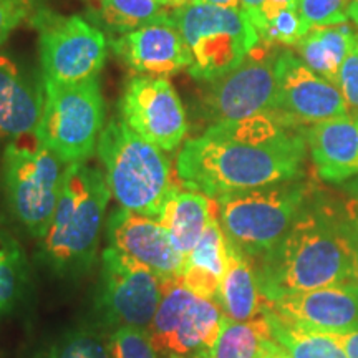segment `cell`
<instances>
[{"label": "cell", "mask_w": 358, "mask_h": 358, "mask_svg": "<svg viewBox=\"0 0 358 358\" xmlns=\"http://www.w3.org/2000/svg\"><path fill=\"white\" fill-rule=\"evenodd\" d=\"M306 133L272 115L211 124L176 156L182 186L208 198L302 176Z\"/></svg>", "instance_id": "obj_1"}, {"label": "cell", "mask_w": 358, "mask_h": 358, "mask_svg": "<svg viewBox=\"0 0 358 358\" xmlns=\"http://www.w3.org/2000/svg\"><path fill=\"white\" fill-rule=\"evenodd\" d=\"M254 266L266 302L355 282L345 214L312 196L287 234Z\"/></svg>", "instance_id": "obj_2"}, {"label": "cell", "mask_w": 358, "mask_h": 358, "mask_svg": "<svg viewBox=\"0 0 358 358\" xmlns=\"http://www.w3.org/2000/svg\"><path fill=\"white\" fill-rule=\"evenodd\" d=\"M110 198L100 169L85 163L66 166L55 213L38 239L40 262L58 279H82L93 267Z\"/></svg>", "instance_id": "obj_3"}, {"label": "cell", "mask_w": 358, "mask_h": 358, "mask_svg": "<svg viewBox=\"0 0 358 358\" xmlns=\"http://www.w3.org/2000/svg\"><path fill=\"white\" fill-rule=\"evenodd\" d=\"M98 156L118 204L159 221L176 189L171 182V161L164 151L143 140L123 120H111L100 134Z\"/></svg>", "instance_id": "obj_4"}, {"label": "cell", "mask_w": 358, "mask_h": 358, "mask_svg": "<svg viewBox=\"0 0 358 358\" xmlns=\"http://www.w3.org/2000/svg\"><path fill=\"white\" fill-rule=\"evenodd\" d=\"M312 196V186L301 176L227 192L214 203L227 244L256 262L280 243Z\"/></svg>", "instance_id": "obj_5"}, {"label": "cell", "mask_w": 358, "mask_h": 358, "mask_svg": "<svg viewBox=\"0 0 358 358\" xmlns=\"http://www.w3.org/2000/svg\"><path fill=\"white\" fill-rule=\"evenodd\" d=\"M171 19L189 50L187 73L199 82L224 77L261 43L257 30L241 8L189 2L174 8Z\"/></svg>", "instance_id": "obj_6"}, {"label": "cell", "mask_w": 358, "mask_h": 358, "mask_svg": "<svg viewBox=\"0 0 358 358\" xmlns=\"http://www.w3.org/2000/svg\"><path fill=\"white\" fill-rule=\"evenodd\" d=\"M62 161L35 134L6 145L0 166V189L13 221L27 234L42 239L47 232L64 179Z\"/></svg>", "instance_id": "obj_7"}, {"label": "cell", "mask_w": 358, "mask_h": 358, "mask_svg": "<svg viewBox=\"0 0 358 358\" xmlns=\"http://www.w3.org/2000/svg\"><path fill=\"white\" fill-rule=\"evenodd\" d=\"M105 123V105L96 78L73 85L43 83V113L35 138L62 163L92 158Z\"/></svg>", "instance_id": "obj_8"}, {"label": "cell", "mask_w": 358, "mask_h": 358, "mask_svg": "<svg viewBox=\"0 0 358 358\" xmlns=\"http://www.w3.org/2000/svg\"><path fill=\"white\" fill-rule=\"evenodd\" d=\"M164 282L153 271L106 248L93 294L96 324L113 332L120 327L148 329L158 312Z\"/></svg>", "instance_id": "obj_9"}, {"label": "cell", "mask_w": 358, "mask_h": 358, "mask_svg": "<svg viewBox=\"0 0 358 358\" xmlns=\"http://www.w3.org/2000/svg\"><path fill=\"white\" fill-rule=\"evenodd\" d=\"M38 30L43 83L73 85L96 78L108 55L105 34L78 15L40 10L30 19Z\"/></svg>", "instance_id": "obj_10"}, {"label": "cell", "mask_w": 358, "mask_h": 358, "mask_svg": "<svg viewBox=\"0 0 358 358\" xmlns=\"http://www.w3.org/2000/svg\"><path fill=\"white\" fill-rule=\"evenodd\" d=\"M224 313L216 302L169 282L148 332L163 358H209Z\"/></svg>", "instance_id": "obj_11"}, {"label": "cell", "mask_w": 358, "mask_h": 358, "mask_svg": "<svg viewBox=\"0 0 358 358\" xmlns=\"http://www.w3.org/2000/svg\"><path fill=\"white\" fill-rule=\"evenodd\" d=\"M279 55L275 47L261 42L237 69L208 82L209 87L204 90L199 105L203 118L216 124L272 115Z\"/></svg>", "instance_id": "obj_12"}, {"label": "cell", "mask_w": 358, "mask_h": 358, "mask_svg": "<svg viewBox=\"0 0 358 358\" xmlns=\"http://www.w3.org/2000/svg\"><path fill=\"white\" fill-rule=\"evenodd\" d=\"M272 116L289 127L317 124L350 116L340 90L319 77L292 52L277 58V96Z\"/></svg>", "instance_id": "obj_13"}, {"label": "cell", "mask_w": 358, "mask_h": 358, "mask_svg": "<svg viewBox=\"0 0 358 358\" xmlns=\"http://www.w3.org/2000/svg\"><path fill=\"white\" fill-rule=\"evenodd\" d=\"M122 120L143 140L174 151L187 134V116L173 85L164 78L133 77L120 100Z\"/></svg>", "instance_id": "obj_14"}, {"label": "cell", "mask_w": 358, "mask_h": 358, "mask_svg": "<svg viewBox=\"0 0 358 358\" xmlns=\"http://www.w3.org/2000/svg\"><path fill=\"white\" fill-rule=\"evenodd\" d=\"M106 241L108 248L148 267L164 282L181 280L186 257L174 249L168 231L156 219L120 206L106 221Z\"/></svg>", "instance_id": "obj_15"}, {"label": "cell", "mask_w": 358, "mask_h": 358, "mask_svg": "<svg viewBox=\"0 0 358 358\" xmlns=\"http://www.w3.org/2000/svg\"><path fill=\"white\" fill-rule=\"evenodd\" d=\"M111 50L129 69L145 77L166 78L191 66V55L185 38L171 15L111 40Z\"/></svg>", "instance_id": "obj_16"}, {"label": "cell", "mask_w": 358, "mask_h": 358, "mask_svg": "<svg viewBox=\"0 0 358 358\" xmlns=\"http://www.w3.org/2000/svg\"><path fill=\"white\" fill-rule=\"evenodd\" d=\"M280 319L317 332L347 334L358 329V284L330 285L266 302Z\"/></svg>", "instance_id": "obj_17"}, {"label": "cell", "mask_w": 358, "mask_h": 358, "mask_svg": "<svg viewBox=\"0 0 358 358\" xmlns=\"http://www.w3.org/2000/svg\"><path fill=\"white\" fill-rule=\"evenodd\" d=\"M43 113V85L30 78L15 62L0 55V143L30 136Z\"/></svg>", "instance_id": "obj_18"}, {"label": "cell", "mask_w": 358, "mask_h": 358, "mask_svg": "<svg viewBox=\"0 0 358 358\" xmlns=\"http://www.w3.org/2000/svg\"><path fill=\"white\" fill-rule=\"evenodd\" d=\"M306 141L322 181L343 185L358 176V123L352 116L312 124Z\"/></svg>", "instance_id": "obj_19"}, {"label": "cell", "mask_w": 358, "mask_h": 358, "mask_svg": "<svg viewBox=\"0 0 358 358\" xmlns=\"http://www.w3.org/2000/svg\"><path fill=\"white\" fill-rule=\"evenodd\" d=\"M217 306L224 317L236 322L256 319L266 307L252 259L231 244H227V268L219 289Z\"/></svg>", "instance_id": "obj_20"}, {"label": "cell", "mask_w": 358, "mask_h": 358, "mask_svg": "<svg viewBox=\"0 0 358 358\" xmlns=\"http://www.w3.org/2000/svg\"><path fill=\"white\" fill-rule=\"evenodd\" d=\"M214 201L198 191H179L169 196L159 222L168 231L169 239L181 256L187 257L203 237L214 216Z\"/></svg>", "instance_id": "obj_21"}, {"label": "cell", "mask_w": 358, "mask_h": 358, "mask_svg": "<svg viewBox=\"0 0 358 358\" xmlns=\"http://www.w3.org/2000/svg\"><path fill=\"white\" fill-rule=\"evenodd\" d=\"M357 45L358 37L350 27L343 24L310 29L295 48L299 58L313 73L335 85L340 66Z\"/></svg>", "instance_id": "obj_22"}, {"label": "cell", "mask_w": 358, "mask_h": 358, "mask_svg": "<svg viewBox=\"0 0 358 358\" xmlns=\"http://www.w3.org/2000/svg\"><path fill=\"white\" fill-rule=\"evenodd\" d=\"M30 264L24 248L0 222V320L19 312L30 292Z\"/></svg>", "instance_id": "obj_23"}, {"label": "cell", "mask_w": 358, "mask_h": 358, "mask_svg": "<svg viewBox=\"0 0 358 358\" xmlns=\"http://www.w3.org/2000/svg\"><path fill=\"white\" fill-rule=\"evenodd\" d=\"M264 317L271 329L272 338L285 348L290 358H348L335 334L317 332L280 319L267 307V303L264 307Z\"/></svg>", "instance_id": "obj_24"}, {"label": "cell", "mask_w": 358, "mask_h": 358, "mask_svg": "<svg viewBox=\"0 0 358 358\" xmlns=\"http://www.w3.org/2000/svg\"><path fill=\"white\" fill-rule=\"evenodd\" d=\"M29 358H113L110 334L100 324L71 325L40 343Z\"/></svg>", "instance_id": "obj_25"}, {"label": "cell", "mask_w": 358, "mask_h": 358, "mask_svg": "<svg viewBox=\"0 0 358 358\" xmlns=\"http://www.w3.org/2000/svg\"><path fill=\"white\" fill-rule=\"evenodd\" d=\"M271 338L272 334L264 312L248 322H236L224 317L221 332L209 358H259Z\"/></svg>", "instance_id": "obj_26"}, {"label": "cell", "mask_w": 358, "mask_h": 358, "mask_svg": "<svg viewBox=\"0 0 358 358\" xmlns=\"http://www.w3.org/2000/svg\"><path fill=\"white\" fill-rule=\"evenodd\" d=\"M156 0H101L100 19L113 34H128L164 15Z\"/></svg>", "instance_id": "obj_27"}, {"label": "cell", "mask_w": 358, "mask_h": 358, "mask_svg": "<svg viewBox=\"0 0 358 358\" xmlns=\"http://www.w3.org/2000/svg\"><path fill=\"white\" fill-rule=\"evenodd\" d=\"M185 267L196 268V271L204 272V274H209L222 282L227 268V239L217 221L216 208H214V216L206 227L203 237L186 257Z\"/></svg>", "instance_id": "obj_28"}, {"label": "cell", "mask_w": 358, "mask_h": 358, "mask_svg": "<svg viewBox=\"0 0 358 358\" xmlns=\"http://www.w3.org/2000/svg\"><path fill=\"white\" fill-rule=\"evenodd\" d=\"M307 32L308 29L303 24L297 7H289L282 8L272 19L267 20V24L259 32V38L262 43L271 45V47H279V45L295 47Z\"/></svg>", "instance_id": "obj_29"}, {"label": "cell", "mask_w": 358, "mask_h": 358, "mask_svg": "<svg viewBox=\"0 0 358 358\" xmlns=\"http://www.w3.org/2000/svg\"><path fill=\"white\" fill-rule=\"evenodd\" d=\"M110 348L113 358H163L156 350L148 329L120 327L110 332Z\"/></svg>", "instance_id": "obj_30"}, {"label": "cell", "mask_w": 358, "mask_h": 358, "mask_svg": "<svg viewBox=\"0 0 358 358\" xmlns=\"http://www.w3.org/2000/svg\"><path fill=\"white\" fill-rule=\"evenodd\" d=\"M299 13L307 29L343 25L348 20L347 0H299Z\"/></svg>", "instance_id": "obj_31"}, {"label": "cell", "mask_w": 358, "mask_h": 358, "mask_svg": "<svg viewBox=\"0 0 358 358\" xmlns=\"http://www.w3.org/2000/svg\"><path fill=\"white\" fill-rule=\"evenodd\" d=\"M35 12V0H0V45L22 22L32 19Z\"/></svg>", "instance_id": "obj_32"}, {"label": "cell", "mask_w": 358, "mask_h": 358, "mask_svg": "<svg viewBox=\"0 0 358 358\" xmlns=\"http://www.w3.org/2000/svg\"><path fill=\"white\" fill-rule=\"evenodd\" d=\"M335 87L345 98L348 110H353L358 118V45L348 53V57L340 66Z\"/></svg>", "instance_id": "obj_33"}, {"label": "cell", "mask_w": 358, "mask_h": 358, "mask_svg": "<svg viewBox=\"0 0 358 358\" xmlns=\"http://www.w3.org/2000/svg\"><path fill=\"white\" fill-rule=\"evenodd\" d=\"M343 185H345V201H343L342 211L358 232V176Z\"/></svg>", "instance_id": "obj_34"}, {"label": "cell", "mask_w": 358, "mask_h": 358, "mask_svg": "<svg viewBox=\"0 0 358 358\" xmlns=\"http://www.w3.org/2000/svg\"><path fill=\"white\" fill-rule=\"evenodd\" d=\"M289 7H299V0H266V3H264L261 10V15H259L257 24L254 25L256 27L257 34L264 29V25L267 24L268 19H272V17H274L279 10H282V8Z\"/></svg>", "instance_id": "obj_35"}, {"label": "cell", "mask_w": 358, "mask_h": 358, "mask_svg": "<svg viewBox=\"0 0 358 358\" xmlns=\"http://www.w3.org/2000/svg\"><path fill=\"white\" fill-rule=\"evenodd\" d=\"M337 335L340 345L347 352L348 358H358V329L347 334H335Z\"/></svg>", "instance_id": "obj_36"}, {"label": "cell", "mask_w": 358, "mask_h": 358, "mask_svg": "<svg viewBox=\"0 0 358 358\" xmlns=\"http://www.w3.org/2000/svg\"><path fill=\"white\" fill-rule=\"evenodd\" d=\"M239 3H241V10L248 15L250 24L256 25L266 0H239ZM254 29H256V27H254Z\"/></svg>", "instance_id": "obj_37"}, {"label": "cell", "mask_w": 358, "mask_h": 358, "mask_svg": "<svg viewBox=\"0 0 358 358\" xmlns=\"http://www.w3.org/2000/svg\"><path fill=\"white\" fill-rule=\"evenodd\" d=\"M347 232H348V243H350V250H352L353 272H355V282L358 284V232L355 231V227L352 226L348 219H347Z\"/></svg>", "instance_id": "obj_38"}, {"label": "cell", "mask_w": 358, "mask_h": 358, "mask_svg": "<svg viewBox=\"0 0 358 358\" xmlns=\"http://www.w3.org/2000/svg\"><path fill=\"white\" fill-rule=\"evenodd\" d=\"M259 358H290V355L285 352L284 347H280L274 338H271L264 347V350Z\"/></svg>", "instance_id": "obj_39"}, {"label": "cell", "mask_w": 358, "mask_h": 358, "mask_svg": "<svg viewBox=\"0 0 358 358\" xmlns=\"http://www.w3.org/2000/svg\"><path fill=\"white\" fill-rule=\"evenodd\" d=\"M189 2L211 3V6H219V7H229V8H241V3H239V0H189Z\"/></svg>", "instance_id": "obj_40"}, {"label": "cell", "mask_w": 358, "mask_h": 358, "mask_svg": "<svg viewBox=\"0 0 358 358\" xmlns=\"http://www.w3.org/2000/svg\"><path fill=\"white\" fill-rule=\"evenodd\" d=\"M348 19L353 20V24L358 25V0H347Z\"/></svg>", "instance_id": "obj_41"}, {"label": "cell", "mask_w": 358, "mask_h": 358, "mask_svg": "<svg viewBox=\"0 0 358 358\" xmlns=\"http://www.w3.org/2000/svg\"><path fill=\"white\" fill-rule=\"evenodd\" d=\"M156 2H158L159 6H163V7L178 8V7L186 6V3H189V0H156Z\"/></svg>", "instance_id": "obj_42"}, {"label": "cell", "mask_w": 358, "mask_h": 358, "mask_svg": "<svg viewBox=\"0 0 358 358\" xmlns=\"http://www.w3.org/2000/svg\"><path fill=\"white\" fill-rule=\"evenodd\" d=\"M357 123H358V118H357Z\"/></svg>", "instance_id": "obj_43"}]
</instances>
